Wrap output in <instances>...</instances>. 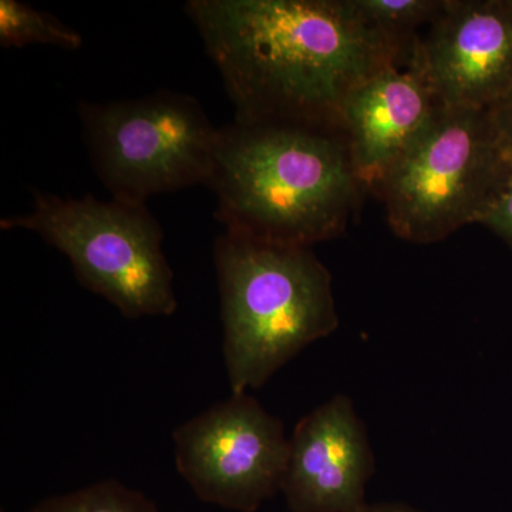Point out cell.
<instances>
[{"mask_svg":"<svg viewBox=\"0 0 512 512\" xmlns=\"http://www.w3.org/2000/svg\"><path fill=\"white\" fill-rule=\"evenodd\" d=\"M373 473L365 423L338 394L296 424L282 493L291 512H357Z\"/></svg>","mask_w":512,"mask_h":512,"instance_id":"cell-9","label":"cell"},{"mask_svg":"<svg viewBox=\"0 0 512 512\" xmlns=\"http://www.w3.org/2000/svg\"><path fill=\"white\" fill-rule=\"evenodd\" d=\"M480 224L491 229L512 248V173L504 190L498 195Z\"/></svg>","mask_w":512,"mask_h":512,"instance_id":"cell-14","label":"cell"},{"mask_svg":"<svg viewBox=\"0 0 512 512\" xmlns=\"http://www.w3.org/2000/svg\"><path fill=\"white\" fill-rule=\"evenodd\" d=\"M357 512H421L403 503H376L363 505Z\"/></svg>","mask_w":512,"mask_h":512,"instance_id":"cell-16","label":"cell"},{"mask_svg":"<svg viewBox=\"0 0 512 512\" xmlns=\"http://www.w3.org/2000/svg\"><path fill=\"white\" fill-rule=\"evenodd\" d=\"M84 143L94 171L116 200L205 185L214 171L220 128L200 101L158 90L138 99L82 101Z\"/></svg>","mask_w":512,"mask_h":512,"instance_id":"cell-6","label":"cell"},{"mask_svg":"<svg viewBox=\"0 0 512 512\" xmlns=\"http://www.w3.org/2000/svg\"><path fill=\"white\" fill-rule=\"evenodd\" d=\"M511 173L490 109L440 106L373 195L394 235L434 244L480 224Z\"/></svg>","mask_w":512,"mask_h":512,"instance_id":"cell-4","label":"cell"},{"mask_svg":"<svg viewBox=\"0 0 512 512\" xmlns=\"http://www.w3.org/2000/svg\"><path fill=\"white\" fill-rule=\"evenodd\" d=\"M350 3L357 15L377 32L414 47L419 39L417 29L430 26L446 0H350Z\"/></svg>","mask_w":512,"mask_h":512,"instance_id":"cell-12","label":"cell"},{"mask_svg":"<svg viewBox=\"0 0 512 512\" xmlns=\"http://www.w3.org/2000/svg\"><path fill=\"white\" fill-rule=\"evenodd\" d=\"M207 187L225 232L306 248L340 237L366 194L343 131L237 120L220 128Z\"/></svg>","mask_w":512,"mask_h":512,"instance_id":"cell-2","label":"cell"},{"mask_svg":"<svg viewBox=\"0 0 512 512\" xmlns=\"http://www.w3.org/2000/svg\"><path fill=\"white\" fill-rule=\"evenodd\" d=\"M175 464L201 501L255 512L282 491L289 439L254 397L232 394L174 430Z\"/></svg>","mask_w":512,"mask_h":512,"instance_id":"cell-7","label":"cell"},{"mask_svg":"<svg viewBox=\"0 0 512 512\" xmlns=\"http://www.w3.org/2000/svg\"><path fill=\"white\" fill-rule=\"evenodd\" d=\"M490 113L505 153L512 161V89L490 107Z\"/></svg>","mask_w":512,"mask_h":512,"instance_id":"cell-15","label":"cell"},{"mask_svg":"<svg viewBox=\"0 0 512 512\" xmlns=\"http://www.w3.org/2000/svg\"><path fill=\"white\" fill-rule=\"evenodd\" d=\"M440 106L412 62L387 67L350 93L343 104L340 128L363 190L375 194Z\"/></svg>","mask_w":512,"mask_h":512,"instance_id":"cell-10","label":"cell"},{"mask_svg":"<svg viewBox=\"0 0 512 512\" xmlns=\"http://www.w3.org/2000/svg\"><path fill=\"white\" fill-rule=\"evenodd\" d=\"M185 12L245 123L340 128L350 93L412 60L350 0H190Z\"/></svg>","mask_w":512,"mask_h":512,"instance_id":"cell-1","label":"cell"},{"mask_svg":"<svg viewBox=\"0 0 512 512\" xmlns=\"http://www.w3.org/2000/svg\"><path fill=\"white\" fill-rule=\"evenodd\" d=\"M33 210L0 221L26 229L69 258L84 288L103 296L128 319L171 316L178 308L164 232L146 204L63 198L35 191Z\"/></svg>","mask_w":512,"mask_h":512,"instance_id":"cell-5","label":"cell"},{"mask_svg":"<svg viewBox=\"0 0 512 512\" xmlns=\"http://www.w3.org/2000/svg\"><path fill=\"white\" fill-rule=\"evenodd\" d=\"M410 62L443 106L490 109L512 89V0H446Z\"/></svg>","mask_w":512,"mask_h":512,"instance_id":"cell-8","label":"cell"},{"mask_svg":"<svg viewBox=\"0 0 512 512\" xmlns=\"http://www.w3.org/2000/svg\"><path fill=\"white\" fill-rule=\"evenodd\" d=\"M29 512H160L140 491L116 480L100 481L72 493L53 495Z\"/></svg>","mask_w":512,"mask_h":512,"instance_id":"cell-13","label":"cell"},{"mask_svg":"<svg viewBox=\"0 0 512 512\" xmlns=\"http://www.w3.org/2000/svg\"><path fill=\"white\" fill-rule=\"evenodd\" d=\"M0 45H49L77 50L83 45V37L50 13L19 0H0Z\"/></svg>","mask_w":512,"mask_h":512,"instance_id":"cell-11","label":"cell"},{"mask_svg":"<svg viewBox=\"0 0 512 512\" xmlns=\"http://www.w3.org/2000/svg\"><path fill=\"white\" fill-rule=\"evenodd\" d=\"M214 262L232 394L264 386L302 349L339 328L332 275L312 248L224 232Z\"/></svg>","mask_w":512,"mask_h":512,"instance_id":"cell-3","label":"cell"}]
</instances>
